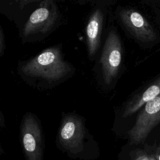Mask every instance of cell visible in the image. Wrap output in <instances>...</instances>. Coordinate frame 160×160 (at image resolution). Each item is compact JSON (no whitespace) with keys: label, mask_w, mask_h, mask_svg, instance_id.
Wrapping results in <instances>:
<instances>
[{"label":"cell","mask_w":160,"mask_h":160,"mask_svg":"<svg viewBox=\"0 0 160 160\" xmlns=\"http://www.w3.org/2000/svg\"><path fill=\"white\" fill-rule=\"evenodd\" d=\"M22 74L33 80L54 84L64 79L72 73V67L63 58L57 47L48 48L21 67Z\"/></svg>","instance_id":"6da1fadb"},{"label":"cell","mask_w":160,"mask_h":160,"mask_svg":"<svg viewBox=\"0 0 160 160\" xmlns=\"http://www.w3.org/2000/svg\"><path fill=\"white\" fill-rule=\"evenodd\" d=\"M88 132L84 122L75 114H67L62 119L57 134V148L69 158L87 160L89 152Z\"/></svg>","instance_id":"7a4b0ae2"},{"label":"cell","mask_w":160,"mask_h":160,"mask_svg":"<svg viewBox=\"0 0 160 160\" xmlns=\"http://www.w3.org/2000/svg\"><path fill=\"white\" fill-rule=\"evenodd\" d=\"M115 16L124 32L142 48H152L160 42V35L154 26L136 8L119 5Z\"/></svg>","instance_id":"3957f363"},{"label":"cell","mask_w":160,"mask_h":160,"mask_svg":"<svg viewBox=\"0 0 160 160\" xmlns=\"http://www.w3.org/2000/svg\"><path fill=\"white\" fill-rule=\"evenodd\" d=\"M123 44L116 28H111L106 35L99 58L102 80L107 87L116 84L123 71Z\"/></svg>","instance_id":"277c9868"},{"label":"cell","mask_w":160,"mask_h":160,"mask_svg":"<svg viewBox=\"0 0 160 160\" xmlns=\"http://www.w3.org/2000/svg\"><path fill=\"white\" fill-rule=\"evenodd\" d=\"M159 123L160 95L144 104L136 113L134 123L128 132L129 143H142Z\"/></svg>","instance_id":"5b68a950"},{"label":"cell","mask_w":160,"mask_h":160,"mask_svg":"<svg viewBox=\"0 0 160 160\" xmlns=\"http://www.w3.org/2000/svg\"><path fill=\"white\" fill-rule=\"evenodd\" d=\"M22 149L26 160H43L44 143L39 123L31 113H27L20 128Z\"/></svg>","instance_id":"8992f818"},{"label":"cell","mask_w":160,"mask_h":160,"mask_svg":"<svg viewBox=\"0 0 160 160\" xmlns=\"http://www.w3.org/2000/svg\"><path fill=\"white\" fill-rule=\"evenodd\" d=\"M58 8L52 1H44L31 14L23 29V36L30 37L44 34L51 31L58 22Z\"/></svg>","instance_id":"52a82bcc"},{"label":"cell","mask_w":160,"mask_h":160,"mask_svg":"<svg viewBox=\"0 0 160 160\" xmlns=\"http://www.w3.org/2000/svg\"><path fill=\"white\" fill-rule=\"evenodd\" d=\"M160 95V75L136 89L122 104L119 110V118H131L136 114L147 102Z\"/></svg>","instance_id":"ba28073f"},{"label":"cell","mask_w":160,"mask_h":160,"mask_svg":"<svg viewBox=\"0 0 160 160\" xmlns=\"http://www.w3.org/2000/svg\"><path fill=\"white\" fill-rule=\"evenodd\" d=\"M104 19V11L98 8L92 11L88 19L86 28V35L88 54L90 57L94 56L101 46Z\"/></svg>","instance_id":"9c48e42d"},{"label":"cell","mask_w":160,"mask_h":160,"mask_svg":"<svg viewBox=\"0 0 160 160\" xmlns=\"http://www.w3.org/2000/svg\"><path fill=\"white\" fill-rule=\"evenodd\" d=\"M141 2L151 8L154 21L160 29V0L142 1Z\"/></svg>","instance_id":"30bf717a"},{"label":"cell","mask_w":160,"mask_h":160,"mask_svg":"<svg viewBox=\"0 0 160 160\" xmlns=\"http://www.w3.org/2000/svg\"><path fill=\"white\" fill-rule=\"evenodd\" d=\"M133 160H157L154 153L145 150H139L136 152Z\"/></svg>","instance_id":"8fae6325"},{"label":"cell","mask_w":160,"mask_h":160,"mask_svg":"<svg viewBox=\"0 0 160 160\" xmlns=\"http://www.w3.org/2000/svg\"><path fill=\"white\" fill-rule=\"evenodd\" d=\"M4 35L3 33L0 29V55L2 54L4 50Z\"/></svg>","instance_id":"7c38bea8"},{"label":"cell","mask_w":160,"mask_h":160,"mask_svg":"<svg viewBox=\"0 0 160 160\" xmlns=\"http://www.w3.org/2000/svg\"><path fill=\"white\" fill-rule=\"evenodd\" d=\"M154 155L157 160H160V142L157 146L154 151Z\"/></svg>","instance_id":"4fadbf2b"},{"label":"cell","mask_w":160,"mask_h":160,"mask_svg":"<svg viewBox=\"0 0 160 160\" xmlns=\"http://www.w3.org/2000/svg\"><path fill=\"white\" fill-rule=\"evenodd\" d=\"M4 124V121H3V119H2L1 116H0V126H3Z\"/></svg>","instance_id":"5bb4252c"},{"label":"cell","mask_w":160,"mask_h":160,"mask_svg":"<svg viewBox=\"0 0 160 160\" xmlns=\"http://www.w3.org/2000/svg\"><path fill=\"white\" fill-rule=\"evenodd\" d=\"M2 153H3V150H2V148L0 146V159H1V156L2 154Z\"/></svg>","instance_id":"9a60e30c"}]
</instances>
